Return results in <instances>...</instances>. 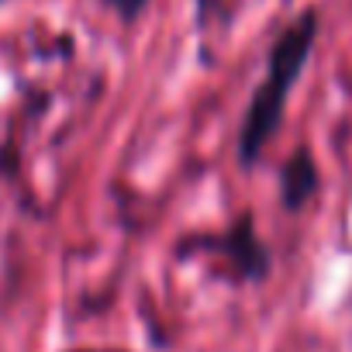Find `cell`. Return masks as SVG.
I'll list each match as a JSON object with an SVG mask.
<instances>
[{
    "label": "cell",
    "instance_id": "6da1fadb",
    "mask_svg": "<svg viewBox=\"0 0 352 352\" xmlns=\"http://www.w3.org/2000/svg\"><path fill=\"white\" fill-rule=\"evenodd\" d=\"M314 14H304L273 49V59H270V73H266V83L259 87V94L252 97V107H249V118H245V128H242V155L252 159L263 142L273 135V128L280 124V114H283V100L311 52V42H314Z\"/></svg>",
    "mask_w": 352,
    "mask_h": 352
},
{
    "label": "cell",
    "instance_id": "7a4b0ae2",
    "mask_svg": "<svg viewBox=\"0 0 352 352\" xmlns=\"http://www.w3.org/2000/svg\"><path fill=\"white\" fill-rule=\"evenodd\" d=\"M114 4H118V8L124 11V14H131L135 8H142V0H114Z\"/></svg>",
    "mask_w": 352,
    "mask_h": 352
}]
</instances>
